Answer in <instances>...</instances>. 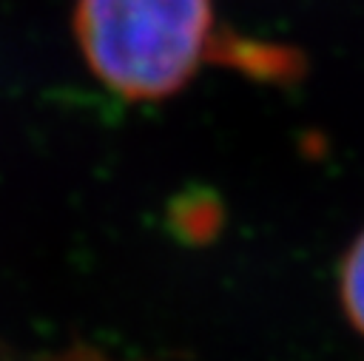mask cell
I'll use <instances>...</instances> for the list:
<instances>
[{
  "label": "cell",
  "instance_id": "cell-1",
  "mask_svg": "<svg viewBox=\"0 0 364 361\" xmlns=\"http://www.w3.org/2000/svg\"><path fill=\"white\" fill-rule=\"evenodd\" d=\"M74 31L108 88L162 99L208 57L210 0H77Z\"/></svg>",
  "mask_w": 364,
  "mask_h": 361
},
{
  "label": "cell",
  "instance_id": "cell-2",
  "mask_svg": "<svg viewBox=\"0 0 364 361\" xmlns=\"http://www.w3.org/2000/svg\"><path fill=\"white\" fill-rule=\"evenodd\" d=\"M208 57L213 63H225V65H233V68H239V71H245L250 77L273 80V82L293 80L304 68V60H301V54L296 48L247 40V37H239L233 31L210 34Z\"/></svg>",
  "mask_w": 364,
  "mask_h": 361
},
{
  "label": "cell",
  "instance_id": "cell-3",
  "mask_svg": "<svg viewBox=\"0 0 364 361\" xmlns=\"http://www.w3.org/2000/svg\"><path fill=\"white\" fill-rule=\"evenodd\" d=\"M341 304L347 318L364 335V230L355 236L341 262Z\"/></svg>",
  "mask_w": 364,
  "mask_h": 361
}]
</instances>
